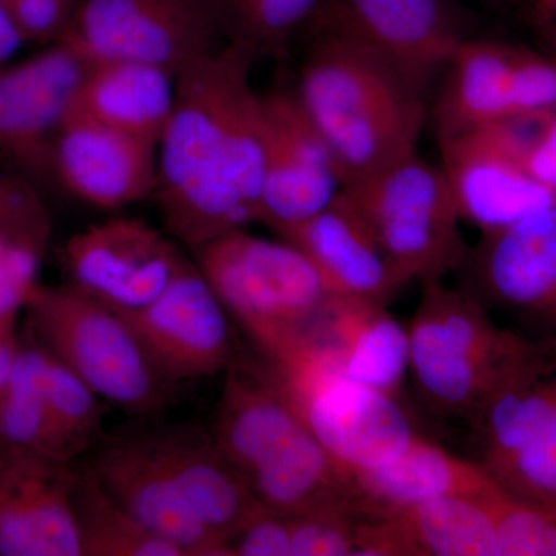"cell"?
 <instances>
[{
    "mask_svg": "<svg viewBox=\"0 0 556 556\" xmlns=\"http://www.w3.org/2000/svg\"><path fill=\"white\" fill-rule=\"evenodd\" d=\"M255 60L228 42L177 75L153 197L169 236L190 251L260 222L265 126Z\"/></svg>",
    "mask_w": 556,
    "mask_h": 556,
    "instance_id": "obj_1",
    "label": "cell"
},
{
    "mask_svg": "<svg viewBox=\"0 0 556 556\" xmlns=\"http://www.w3.org/2000/svg\"><path fill=\"white\" fill-rule=\"evenodd\" d=\"M308 28L295 91L334 153L343 188L415 155L431 83L356 36Z\"/></svg>",
    "mask_w": 556,
    "mask_h": 556,
    "instance_id": "obj_2",
    "label": "cell"
},
{
    "mask_svg": "<svg viewBox=\"0 0 556 556\" xmlns=\"http://www.w3.org/2000/svg\"><path fill=\"white\" fill-rule=\"evenodd\" d=\"M263 358L340 470L383 466L419 437L397 397L346 378L331 351L308 336Z\"/></svg>",
    "mask_w": 556,
    "mask_h": 556,
    "instance_id": "obj_3",
    "label": "cell"
},
{
    "mask_svg": "<svg viewBox=\"0 0 556 556\" xmlns=\"http://www.w3.org/2000/svg\"><path fill=\"white\" fill-rule=\"evenodd\" d=\"M408 339V372L424 404L464 422L529 342L497 327L477 299L442 280L422 283Z\"/></svg>",
    "mask_w": 556,
    "mask_h": 556,
    "instance_id": "obj_4",
    "label": "cell"
},
{
    "mask_svg": "<svg viewBox=\"0 0 556 556\" xmlns=\"http://www.w3.org/2000/svg\"><path fill=\"white\" fill-rule=\"evenodd\" d=\"M193 252L230 318L263 357L299 338L329 298L313 263L288 241L236 229Z\"/></svg>",
    "mask_w": 556,
    "mask_h": 556,
    "instance_id": "obj_5",
    "label": "cell"
},
{
    "mask_svg": "<svg viewBox=\"0 0 556 556\" xmlns=\"http://www.w3.org/2000/svg\"><path fill=\"white\" fill-rule=\"evenodd\" d=\"M25 309L40 343L109 404L135 416L160 412L172 383L118 311L83 291L39 287Z\"/></svg>",
    "mask_w": 556,
    "mask_h": 556,
    "instance_id": "obj_6",
    "label": "cell"
},
{
    "mask_svg": "<svg viewBox=\"0 0 556 556\" xmlns=\"http://www.w3.org/2000/svg\"><path fill=\"white\" fill-rule=\"evenodd\" d=\"M405 283L442 280L468 247L444 170L417 153L345 188Z\"/></svg>",
    "mask_w": 556,
    "mask_h": 556,
    "instance_id": "obj_7",
    "label": "cell"
},
{
    "mask_svg": "<svg viewBox=\"0 0 556 556\" xmlns=\"http://www.w3.org/2000/svg\"><path fill=\"white\" fill-rule=\"evenodd\" d=\"M211 0H78L60 40L89 61L148 62L178 75L217 50Z\"/></svg>",
    "mask_w": 556,
    "mask_h": 556,
    "instance_id": "obj_8",
    "label": "cell"
},
{
    "mask_svg": "<svg viewBox=\"0 0 556 556\" xmlns=\"http://www.w3.org/2000/svg\"><path fill=\"white\" fill-rule=\"evenodd\" d=\"M455 273L459 288L490 314H504L543 340H556V204L482 233Z\"/></svg>",
    "mask_w": 556,
    "mask_h": 556,
    "instance_id": "obj_9",
    "label": "cell"
},
{
    "mask_svg": "<svg viewBox=\"0 0 556 556\" xmlns=\"http://www.w3.org/2000/svg\"><path fill=\"white\" fill-rule=\"evenodd\" d=\"M118 313L172 386L217 376L236 358L228 311L188 257L159 298Z\"/></svg>",
    "mask_w": 556,
    "mask_h": 556,
    "instance_id": "obj_10",
    "label": "cell"
},
{
    "mask_svg": "<svg viewBox=\"0 0 556 556\" xmlns=\"http://www.w3.org/2000/svg\"><path fill=\"white\" fill-rule=\"evenodd\" d=\"M265 126L260 222L276 233L328 206L343 189L338 161L298 91L262 94Z\"/></svg>",
    "mask_w": 556,
    "mask_h": 556,
    "instance_id": "obj_11",
    "label": "cell"
},
{
    "mask_svg": "<svg viewBox=\"0 0 556 556\" xmlns=\"http://www.w3.org/2000/svg\"><path fill=\"white\" fill-rule=\"evenodd\" d=\"M439 148L460 218L482 233L506 229L556 204V192L526 170L514 119L445 139Z\"/></svg>",
    "mask_w": 556,
    "mask_h": 556,
    "instance_id": "obj_12",
    "label": "cell"
},
{
    "mask_svg": "<svg viewBox=\"0 0 556 556\" xmlns=\"http://www.w3.org/2000/svg\"><path fill=\"white\" fill-rule=\"evenodd\" d=\"M62 257L72 287L116 311L149 305L185 260L169 236L144 219L126 217L70 237Z\"/></svg>",
    "mask_w": 556,
    "mask_h": 556,
    "instance_id": "obj_13",
    "label": "cell"
},
{
    "mask_svg": "<svg viewBox=\"0 0 556 556\" xmlns=\"http://www.w3.org/2000/svg\"><path fill=\"white\" fill-rule=\"evenodd\" d=\"M90 61L64 40L0 68V153L28 172L51 170L54 141L75 110Z\"/></svg>",
    "mask_w": 556,
    "mask_h": 556,
    "instance_id": "obj_14",
    "label": "cell"
},
{
    "mask_svg": "<svg viewBox=\"0 0 556 556\" xmlns=\"http://www.w3.org/2000/svg\"><path fill=\"white\" fill-rule=\"evenodd\" d=\"M313 25L356 36L428 83L470 39L456 0H325Z\"/></svg>",
    "mask_w": 556,
    "mask_h": 556,
    "instance_id": "obj_15",
    "label": "cell"
},
{
    "mask_svg": "<svg viewBox=\"0 0 556 556\" xmlns=\"http://www.w3.org/2000/svg\"><path fill=\"white\" fill-rule=\"evenodd\" d=\"M86 470L116 503L186 556H230L225 541L190 507L148 433L105 442Z\"/></svg>",
    "mask_w": 556,
    "mask_h": 556,
    "instance_id": "obj_16",
    "label": "cell"
},
{
    "mask_svg": "<svg viewBox=\"0 0 556 556\" xmlns=\"http://www.w3.org/2000/svg\"><path fill=\"white\" fill-rule=\"evenodd\" d=\"M308 433L265 358H233L211 438L243 481L277 466Z\"/></svg>",
    "mask_w": 556,
    "mask_h": 556,
    "instance_id": "obj_17",
    "label": "cell"
},
{
    "mask_svg": "<svg viewBox=\"0 0 556 556\" xmlns=\"http://www.w3.org/2000/svg\"><path fill=\"white\" fill-rule=\"evenodd\" d=\"M78 473L67 463L5 453L0 463V556H84Z\"/></svg>",
    "mask_w": 556,
    "mask_h": 556,
    "instance_id": "obj_18",
    "label": "cell"
},
{
    "mask_svg": "<svg viewBox=\"0 0 556 556\" xmlns=\"http://www.w3.org/2000/svg\"><path fill=\"white\" fill-rule=\"evenodd\" d=\"M159 144L135 138L73 110L51 155V170L76 199L105 211L153 197Z\"/></svg>",
    "mask_w": 556,
    "mask_h": 556,
    "instance_id": "obj_19",
    "label": "cell"
},
{
    "mask_svg": "<svg viewBox=\"0 0 556 556\" xmlns=\"http://www.w3.org/2000/svg\"><path fill=\"white\" fill-rule=\"evenodd\" d=\"M313 263L329 295L386 305L405 287L345 189L318 214L277 233Z\"/></svg>",
    "mask_w": 556,
    "mask_h": 556,
    "instance_id": "obj_20",
    "label": "cell"
},
{
    "mask_svg": "<svg viewBox=\"0 0 556 556\" xmlns=\"http://www.w3.org/2000/svg\"><path fill=\"white\" fill-rule=\"evenodd\" d=\"M447 496L383 518H362L356 556H497L496 497Z\"/></svg>",
    "mask_w": 556,
    "mask_h": 556,
    "instance_id": "obj_21",
    "label": "cell"
},
{
    "mask_svg": "<svg viewBox=\"0 0 556 556\" xmlns=\"http://www.w3.org/2000/svg\"><path fill=\"white\" fill-rule=\"evenodd\" d=\"M342 471L351 506L362 518L390 517L439 497L485 495L503 489L475 460L420 437L383 466Z\"/></svg>",
    "mask_w": 556,
    "mask_h": 556,
    "instance_id": "obj_22",
    "label": "cell"
},
{
    "mask_svg": "<svg viewBox=\"0 0 556 556\" xmlns=\"http://www.w3.org/2000/svg\"><path fill=\"white\" fill-rule=\"evenodd\" d=\"M519 64L521 51L467 39L442 68L444 79L428 112L438 142L525 116Z\"/></svg>",
    "mask_w": 556,
    "mask_h": 556,
    "instance_id": "obj_23",
    "label": "cell"
},
{
    "mask_svg": "<svg viewBox=\"0 0 556 556\" xmlns=\"http://www.w3.org/2000/svg\"><path fill=\"white\" fill-rule=\"evenodd\" d=\"M302 334L327 346L346 378L394 397L401 393L408 372V328L386 305L329 295Z\"/></svg>",
    "mask_w": 556,
    "mask_h": 556,
    "instance_id": "obj_24",
    "label": "cell"
},
{
    "mask_svg": "<svg viewBox=\"0 0 556 556\" xmlns=\"http://www.w3.org/2000/svg\"><path fill=\"white\" fill-rule=\"evenodd\" d=\"M148 437L190 507L228 546L230 538L262 508L247 482L215 447L211 433L170 427Z\"/></svg>",
    "mask_w": 556,
    "mask_h": 556,
    "instance_id": "obj_25",
    "label": "cell"
},
{
    "mask_svg": "<svg viewBox=\"0 0 556 556\" xmlns=\"http://www.w3.org/2000/svg\"><path fill=\"white\" fill-rule=\"evenodd\" d=\"M177 97V75L131 60L90 61L75 112L159 144Z\"/></svg>",
    "mask_w": 556,
    "mask_h": 556,
    "instance_id": "obj_26",
    "label": "cell"
},
{
    "mask_svg": "<svg viewBox=\"0 0 556 556\" xmlns=\"http://www.w3.org/2000/svg\"><path fill=\"white\" fill-rule=\"evenodd\" d=\"M42 346H22L9 390L0 399V450L72 464L78 456L61 433L40 387Z\"/></svg>",
    "mask_w": 556,
    "mask_h": 556,
    "instance_id": "obj_27",
    "label": "cell"
},
{
    "mask_svg": "<svg viewBox=\"0 0 556 556\" xmlns=\"http://www.w3.org/2000/svg\"><path fill=\"white\" fill-rule=\"evenodd\" d=\"M75 508L84 556H186L116 503L86 468L76 479Z\"/></svg>",
    "mask_w": 556,
    "mask_h": 556,
    "instance_id": "obj_28",
    "label": "cell"
},
{
    "mask_svg": "<svg viewBox=\"0 0 556 556\" xmlns=\"http://www.w3.org/2000/svg\"><path fill=\"white\" fill-rule=\"evenodd\" d=\"M219 33L255 56L285 53L316 20L325 0H211Z\"/></svg>",
    "mask_w": 556,
    "mask_h": 556,
    "instance_id": "obj_29",
    "label": "cell"
},
{
    "mask_svg": "<svg viewBox=\"0 0 556 556\" xmlns=\"http://www.w3.org/2000/svg\"><path fill=\"white\" fill-rule=\"evenodd\" d=\"M40 387L54 422L75 452L83 455L93 448L100 441L102 399L43 346Z\"/></svg>",
    "mask_w": 556,
    "mask_h": 556,
    "instance_id": "obj_30",
    "label": "cell"
},
{
    "mask_svg": "<svg viewBox=\"0 0 556 556\" xmlns=\"http://www.w3.org/2000/svg\"><path fill=\"white\" fill-rule=\"evenodd\" d=\"M50 232V218L0 228V320L16 321L39 287Z\"/></svg>",
    "mask_w": 556,
    "mask_h": 556,
    "instance_id": "obj_31",
    "label": "cell"
},
{
    "mask_svg": "<svg viewBox=\"0 0 556 556\" xmlns=\"http://www.w3.org/2000/svg\"><path fill=\"white\" fill-rule=\"evenodd\" d=\"M490 477L508 495L556 514V416Z\"/></svg>",
    "mask_w": 556,
    "mask_h": 556,
    "instance_id": "obj_32",
    "label": "cell"
},
{
    "mask_svg": "<svg viewBox=\"0 0 556 556\" xmlns=\"http://www.w3.org/2000/svg\"><path fill=\"white\" fill-rule=\"evenodd\" d=\"M497 556H556V514L508 495L496 497Z\"/></svg>",
    "mask_w": 556,
    "mask_h": 556,
    "instance_id": "obj_33",
    "label": "cell"
},
{
    "mask_svg": "<svg viewBox=\"0 0 556 556\" xmlns=\"http://www.w3.org/2000/svg\"><path fill=\"white\" fill-rule=\"evenodd\" d=\"M292 556H356L361 515L353 507L320 508L288 517Z\"/></svg>",
    "mask_w": 556,
    "mask_h": 556,
    "instance_id": "obj_34",
    "label": "cell"
},
{
    "mask_svg": "<svg viewBox=\"0 0 556 556\" xmlns=\"http://www.w3.org/2000/svg\"><path fill=\"white\" fill-rule=\"evenodd\" d=\"M522 163L530 177L556 192V109L517 118Z\"/></svg>",
    "mask_w": 556,
    "mask_h": 556,
    "instance_id": "obj_35",
    "label": "cell"
},
{
    "mask_svg": "<svg viewBox=\"0 0 556 556\" xmlns=\"http://www.w3.org/2000/svg\"><path fill=\"white\" fill-rule=\"evenodd\" d=\"M25 42H56L72 20L75 0H0Z\"/></svg>",
    "mask_w": 556,
    "mask_h": 556,
    "instance_id": "obj_36",
    "label": "cell"
},
{
    "mask_svg": "<svg viewBox=\"0 0 556 556\" xmlns=\"http://www.w3.org/2000/svg\"><path fill=\"white\" fill-rule=\"evenodd\" d=\"M230 556H292L289 518L260 508L228 541Z\"/></svg>",
    "mask_w": 556,
    "mask_h": 556,
    "instance_id": "obj_37",
    "label": "cell"
},
{
    "mask_svg": "<svg viewBox=\"0 0 556 556\" xmlns=\"http://www.w3.org/2000/svg\"><path fill=\"white\" fill-rule=\"evenodd\" d=\"M49 217L36 190L25 179L0 170V228L27 225Z\"/></svg>",
    "mask_w": 556,
    "mask_h": 556,
    "instance_id": "obj_38",
    "label": "cell"
},
{
    "mask_svg": "<svg viewBox=\"0 0 556 556\" xmlns=\"http://www.w3.org/2000/svg\"><path fill=\"white\" fill-rule=\"evenodd\" d=\"M14 22L11 21L9 11L5 10L3 3L0 2V68L5 67L13 60L14 54L25 46Z\"/></svg>",
    "mask_w": 556,
    "mask_h": 556,
    "instance_id": "obj_39",
    "label": "cell"
},
{
    "mask_svg": "<svg viewBox=\"0 0 556 556\" xmlns=\"http://www.w3.org/2000/svg\"><path fill=\"white\" fill-rule=\"evenodd\" d=\"M13 325H16V321H14V320H0V329L7 328V327H13Z\"/></svg>",
    "mask_w": 556,
    "mask_h": 556,
    "instance_id": "obj_40",
    "label": "cell"
},
{
    "mask_svg": "<svg viewBox=\"0 0 556 556\" xmlns=\"http://www.w3.org/2000/svg\"><path fill=\"white\" fill-rule=\"evenodd\" d=\"M2 459H3V452H2V450H0V460H2Z\"/></svg>",
    "mask_w": 556,
    "mask_h": 556,
    "instance_id": "obj_41",
    "label": "cell"
},
{
    "mask_svg": "<svg viewBox=\"0 0 556 556\" xmlns=\"http://www.w3.org/2000/svg\"><path fill=\"white\" fill-rule=\"evenodd\" d=\"M3 455H5V453H3ZM0 463H2V460H0Z\"/></svg>",
    "mask_w": 556,
    "mask_h": 556,
    "instance_id": "obj_42",
    "label": "cell"
}]
</instances>
